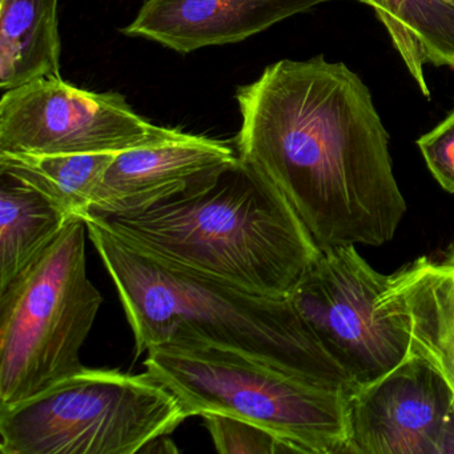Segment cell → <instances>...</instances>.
I'll return each mask as SVG.
<instances>
[{"mask_svg":"<svg viewBox=\"0 0 454 454\" xmlns=\"http://www.w3.org/2000/svg\"><path fill=\"white\" fill-rule=\"evenodd\" d=\"M236 100L239 160L286 196L318 246L395 238L405 199L389 135L357 74L323 55L280 60Z\"/></svg>","mask_w":454,"mask_h":454,"instance_id":"obj_1","label":"cell"},{"mask_svg":"<svg viewBox=\"0 0 454 454\" xmlns=\"http://www.w3.org/2000/svg\"><path fill=\"white\" fill-rule=\"evenodd\" d=\"M82 217L123 305L137 357L167 344L203 342L348 395L357 389L288 297L252 294L153 256L91 215Z\"/></svg>","mask_w":454,"mask_h":454,"instance_id":"obj_2","label":"cell"},{"mask_svg":"<svg viewBox=\"0 0 454 454\" xmlns=\"http://www.w3.org/2000/svg\"><path fill=\"white\" fill-rule=\"evenodd\" d=\"M94 217L140 251L262 296L288 297L320 254L286 196L240 160L198 195Z\"/></svg>","mask_w":454,"mask_h":454,"instance_id":"obj_3","label":"cell"},{"mask_svg":"<svg viewBox=\"0 0 454 454\" xmlns=\"http://www.w3.org/2000/svg\"><path fill=\"white\" fill-rule=\"evenodd\" d=\"M143 365L176 395L188 419L227 414L275 433L296 453H347L345 393L203 342L155 348Z\"/></svg>","mask_w":454,"mask_h":454,"instance_id":"obj_4","label":"cell"},{"mask_svg":"<svg viewBox=\"0 0 454 454\" xmlns=\"http://www.w3.org/2000/svg\"><path fill=\"white\" fill-rule=\"evenodd\" d=\"M83 217L0 291V408L15 405L86 368L81 349L103 297L87 275Z\"/></svg>","mask_w":454,"mask_h":454,"instance_id":"obj_5","label":"cell"},{"mask_svg":"<svg viewBox=\"0 0 454 454\" xmlns=\"http://www.w3.org/2000/svg\"><path fill=\"white\" fill-rule=\"evenodd\" d=\"M188 419L148 372L82 369L15 405L0 408L4 454H134Z\"/></svg>","mask_w":454,"mask_h":454,"instance_id":"obj_6","label":"cell"},{"mask_svg":"<svg viewBox=\"0 0 454 454\" xmlns=\"http://www.w3.org/2000/svg\"><path fill=\"white\" fill-rule=\"evenodd\" d=\"M387 278L356 246H323L288 294L300 317L358 387L392 371L411 350L408 333L380 309Z\"/></svg>","mask_w":454,"mask_h":454,"instance_id":"obj_7","label":"cell"},{"mask_svg":"<svg viewBox=\"0 0 454 454\" xmlns=\"http://www.w3.org/2000/svg\"><path fill=\"white\" fill-rule=\"evenodd\" d=\"M124 97L87 91L62 78H41L4 92L0 153L31 155L121 153L168 139Z\"/></svg>","mask_w":454,"mask_h":454,"instance_id":"obj_8","label":"cell"},{"mask_svg":"<svg viewBox=\"0 0 454 454\" xmlns=\"http://www.w3.org/2000/svg\"><path fill=\"white\" fill-rule=\"evenodd\" d=\"M345 454H454V393L427 358L409 350L348 397Z\"/></svg>","mask_w":454,"mask_h":454,"instance_id":"obj_9","label":"cell"},{"mask_svg":"<svg viewBox=\"0 0 454 454\" xmlns=\"http://www.w3.org/2000/svg\"><path fill=\"white\" fill-rule=\"evenodd\" d=\"M238 161V153L225 143L176 129L168 139L118 153L105 172L89 214H140L198 195Z\"/></svg>","mask_w":454,"mask_h":454,"instance_id":"obj_10","label":"cell"},{"mask_svg":"<svg viewBox=\"0 0 454 454\" xmlns=\"http://www.w3.org/2000/svg\"><path fill=\"white\" fill-rule=\"evenodd\" d=\"M331 0H147L123 28L180 54L239 43Z\"/></svg>","mask_w":454,"mask_h":454,"instance_id":"obj_11","label":"cell"},{"mask_svg":"<svg viewBox=\"0 0 454 454\" xmlns=\"http://www.w3.org/2000/svg\"><path fill=\"white\" fill-rule=\"evenodd\" d=\"M380 309L411 340V350L430 361L454 393V243L389 275Z\"/></svg>","mask_w":454,"mask_h":454,"instance_id":"obj_12","label":"cell"},{"mask_svg":"<svg viewBox=\"0 0 454 454\" xmlns=\"http://www.w3.org/2000/svg\"><path fill=\"white\" fill-rule=\"evenodd\" d=\"M59 0H0V87L60 78Z\"/></svg>","mask_w":454,"mask_h":454,"instance_id":"obj_13","label":"cell"},{"mask_svg":"<svg viewBox=\"0 0 454 454\" xmlns=\"http://www.w3.org/2000/svg\"><path fill=\"white\" fill-rule=\"evenodd\" d=\"M373 7L406 68L429 98L424 67L454 70V0H357Z\"/></svg>","mask_w":454,"mask_h":454,"instance_id":"obj_14","label":"cell"},{"mask_svg":"<svg viewBox=\"0 0 454 454\" xmlns=\"http://www.w3.org/2000/svg\"><path fill=\"white\" fill-rule=\"evenodd\" d=\"M71 219L33 188L2 175L0 291L54 244Z\"/></svg>","mask_w":454,"mask_h":454,"instance_id":"obj_15","label":"cell"},{"mask_svg":"<svg viewBox=\"0 0 454 454\" xmlns=\"http://www.w3.org/2000/svg\"><path fill=\"white\" fill-rule=\"evenodd\" d=\"M116 155L0 153V175L33 188L68 216L82 217L89 214L95 192Z\"/></svg>","mask_w":454,"mask_h":454,"instance_id":"obj_16","label":"cell"},{"mask_svg":"<svg viewBox=\"0 0 454 454\" xmlns=\"http://www.w3.org/2000/svg\"><path fill=\"white\" fill-rule=\"evenodd\" d=\"M201 417L217 453H296L283 438L254 422L219 413H208Z\"/></svg>","mask_w":454,"mask_h":454,"instance_id":"obj_17","label":"cell"},{"mask_svg":"<svg viewBox=\"0 0 454 454\" xmlns=\"http://www.w3.org/2000/svg\"><path fill=\"white\" fill-rule=\"evenodd\" d=\"M417 145L438 184L454 195V111Z\"/></svg>","mask_w":454,"mask_h":454,"instance_id":"obj_18","label":"cell"}]
</instances>
